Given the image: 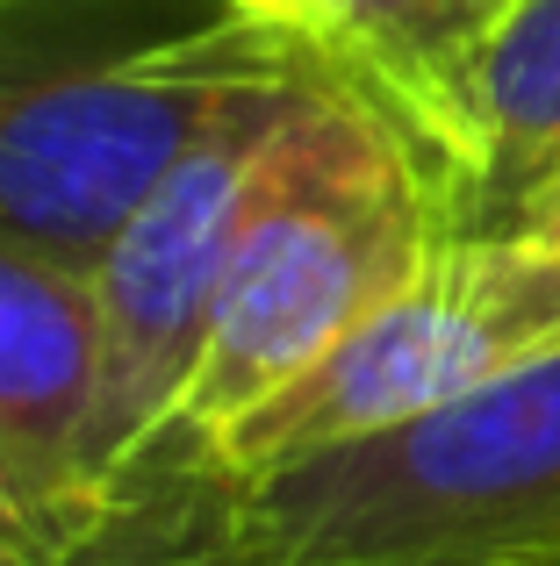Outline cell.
<instances>
[{"label":"cell","mask_w":560,"mask_h":566,"mask_svg":"<svg viewBox=\"0 0 560 566\" xmlns=\"http://www.w3.org/2000/svg\"><path fill=\"white\" fill-rule=\"evenodd\" d=\"M560 559V352L417 423L101 516L72 566H532Z\"/></svg>","instance_id":"obj_1"},{"label":"cell","mask_w":560,"mask_h":566,"mask_svg":"<svg viewBox=\"0 0 560 566\" xmlns=\"http://www.w3.org/2000/svg\"><path fill=\"white\" fill-rule=\"evenodd\" d=\"M438 237H453V222L409 144L338 80L317 86L267 151L195 374L152 452L108 481L101 516L195 488L230 430L288 395L317 359H331L432 259Z\"/></svg>","instance_id":"obj_2"},{"label":"cell","mask_w":560,"mask_h":566,"mask_svg":"<svg viewBox=\"0 0 560 566\" xmlns=\"http://www.w3.org/2000/svg\"><path fill=\"white\" fill-rule=\"evenodd\" d=\"M302 36L209 8L201 22L108 36L0 72V237L94 273L123 222Z\"/></svg>","instance_id":"obj_3"},{"label":"cell","mask_w":560,"mask_h":566,"mask_svg":"<svg viewBox=\"0 0 560 566\" xmlns=\"http://www.w3.org/2000/svg\"><path fill=\"white\" fill-rule=\"evenodd\" d=\"M547 352H560V244L525 230H453L331 359L245 416L195 488L417 423Z\"/></svg>","instance_id":"obj_4"},{"label":"cell","mask_w":560,"mask_h":566,"mask_svg":"<svg viewBox=\"0 0 560 566\" xmlns=\"http://www.w3.org/2000/svg\"><path fill=\"white\" fill-rule=\"evenodd\" d=\"M317 86H331V72L317 57H294V65L267 72L259 86H245L224 108V123L166 172V187L101 251L94 265L101 387H94V430H86V481L101 495L166 430L173 401L195 374L224 265L238 251L245 216H252L267 151Z\"/></svg>","instance_id":"obj_5"},{"label":"cell","mask_w":560,"mask_h":566,"mask_svg":"<svg viewBox=\"0 0 560 566\" xmlns=\"http://www.w3.org/2000/svg\"><path fill=\"white\" fill-rule=\"evenodd\" d=\"M518 0H309L302 51L381 115L460 230L467 187V80Z\"/></svg>","instance_id":"obj_6"},{"label":"cell","mask_w":560,"mask_h":566,"mask_svg":"<svg viewBox=\"0 0 560 566\" xmlns=\"http://www.w3.org/2000/svg\"><path fill=\"white\" fill-rule=\"evenodd\" d=\"M101 387L94 273L0 237V452L101 502L86 481V430Z\"/></svg>","instance_id":"obj_7"},{"label":"cell","mask_w":560,"mask_h":566,"mask_svg":"<svg viewBox=\"0 0 560 566\" xmlns=\"http://www.w3.org/2000/svg\"><path fill=\"white\" fill-rule=\"evenodd\" d=\"M560 166V0H518L467 80L460 230H504Z\"/></svg>","instance_id":"obj_8"},{"label":"cell","mask_w":560,"mask_h":566,"mask_svg":"<svg viewBox=\"0 0 560 566\" xmlns=\"http://www.w3.org/2000/svg\"><path fill=\"white\" fill-rule=\"evenodd\" d=\"M101 531V502L0 452V566H72Z\"/></svg>","instance_id":"obj_9"},{"label":"cell","mask_w":560,"mask_h":566,"mask_svg":"<svg viewBox=\"0 0 560 566\" xmlns=\"http://www.w3.org/2000/svg\"><path fill=\"white\" fill-rule=\"evenodd\" d=\"M504 230H525V237H547V244H560V166H553L532 193H525L518 208H510Z\"/></svg>","instance_id":"obj_10"},{"label":"cell","mask_w":560,"mask_h":566,"mask_svg":"<svg viewBox=\"0 0 560 566\" xmlns=\"http://www.w3.org/2000/svg\"><path fill=\"white\" fill-rule=\"evenodd\" d=\"M224 8H238V14H252V22H273V29L294 36V22L309 14V0H224Z\"/></svg>","instance_id":"obj_11"},{"label":"cell","mask_w":560,"mask_h":566,"mask_svg":"<svg viewBox=\"0 0 560 566\" xmlns=\"http://www.w3.org/2000/svg\"><path fill=\"white\" fill-rule=\"evenodd\" d=\"M532 566H560V559H532Z\"/></svg>","instance_id":"obj_12"}]
</instances>
